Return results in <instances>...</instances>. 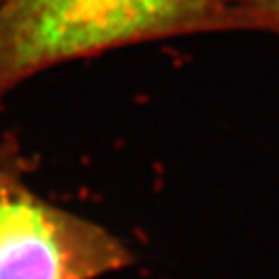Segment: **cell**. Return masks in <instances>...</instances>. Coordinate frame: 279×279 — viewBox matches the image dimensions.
Wrapping results in <instances>:
<instances>
[{
    "label": "cell",
    "instance_id": "2",
    "mask_svg": "<svg viewBox=\"0 0 279 279\" xmlns=\"http://www.w3.org/2000/svg\"><path fill=\"white\" fill-rule=\"evenodd\" d=\"M132 260L114 232L40 195L0 145V279H101Z\"/></svg>",
    "mask_w": 279,
    "mask_h": 279
},
{
    "label": "cell",
    "instance_id": "1",
    "mask_svg": "<svg viewBox=\"0 0 279 279\" xmlns=\"http://www.w3.org/2000/svg\"><path fill=\"white\" fill-rule=\"evenodd\" d=\"M223 29H260L248 0H0V106L48 68Z\"/></svg>",
    "mask_w": 279,
    "mask_h": 279
},
{
    "label": "cell",
    "instance_id": "3",
    "mask_svg": "<svg viewBox=\"0 0 279 279\" xmlns=\"http://www.w3.org/2000/svg\"><path fill=\"white\" fill-rule=\"evenodd\" d=\"M248 5L256 15L260 29L279 36V0H248Z\"/></svg>",
    "mask_w": 279,
    "mask_h": 279
}]
</instances>
